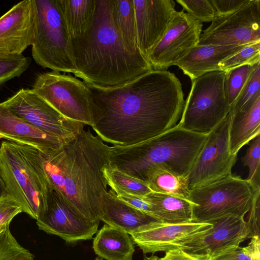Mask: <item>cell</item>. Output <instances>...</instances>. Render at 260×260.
Returning a JSON list of instances; mask_svg holds the SVG:
<instances>
[{
    "mask_svg": "<svg viewBox=\"0 0 260 260\" xmlns=\"http://www.w3.org/2000/svg\"><path fill=\"white\" fill-rule=\"evenodd\" d=\"M208 134L173 127L146 141L128 146L110 147V167L145 182L148 169L162 166L187 177Z\"/></svg>",
    "mask_w": 260,
    "mask_h": 260,
    "instance_id": "cell-4",
    "label": "cell"
},
{
    "mask_svg": "<svg viewBox=\"0 0 260 260\" xmlns=\"http://www.w3.org/2000/svg\"><path fill=\"white\" fill-rule=\"evenodd\" d=\"M10 222L0 228V260H35L34 255L22 247L11 234Z\"/></svg>",
    "mask_w": 260,
    "mask_h": 260,
    "instance_id": "cell-29",
    "label": "cell"
},
{
    "mask_svg": "<svg viewBox=\"0 0 260 260\" xmlns=\"http://www.w3.org/2000/svg\"><path fill=\"white\" fill-rule=\"evenodd\" d=\"M94 260H103V258L100 256H98Z\"/></svg>",
    "mask_w": 260,
    "mask_h": 260,
    "instance_id": "cell-44",
    "label": "cell"
},
{
    "mask_svg": "<svg viewBox=\"0 0 260 260\" xmlns=\"http://www.w3.org/2000/svg\"><path fill=\"white\" fill-rule=\"evenodd\" d=\"M189 15L201 22H212L217 16L211 0H176Z\"/></svg>",
    "mask_w": 260,
    "mask_h": 260,
    "instance_id": "cell-35",
    "label": "cell"
},
{
    "mask_svg": "<svg viewBox=\"0 0 260 260\" xmlns=\"http://www.w3.org/2000/svg\"><path fill=\"white\" fill-rule=\"evenodd\" d=\"M248 45H196L174 65L192 81L207 73L220 71L219 64L221 61Z\"/></svg>",
    "mask_w": 260,
    "mask_h": 260,
    "instance_id": "cell-20",
    "label": "cell"
},
{
    "mask_svg": "<svg viewBox=\"0 0 260 260\" xmlns=\"http://www.w3.org/2000/svg\"><path fill=\"white\" fill-rule=\"evenodd\" d=\"M0 138L34 147L40 151L57 148L68 142L39 130L14 114L3 103H0Z\"/></svg>",
    "mask_w": 260,
    "mask_h": 260,
    "instance_id": "cell-19",
    "label": "cell"
},
{
    "mask_svg": "<svg viewBox=\"0 0 260 260\" xmlns=\"http://www.w3.org/2000/svg\"><path fill=\"white\" fill-rule=\"evenodd\" d=\"M161 260H199L198 258L183 250L176 249L166 252Z\"/></svg>",
    "mask_w": 260,
    "mask_h": 260,
    "instance_id": "cell-41",
    "label": "cell"
},
{
    "mask_svg": "<svg viewBox=\"0 0 260 260\" xmlns=\"http://www.w3.org/2000/svg\"><path fill=\"white\" fill-rule=\"evenodd\" d=\"M36 220L40 230L58 236L69 244L92 239L100 223L75 212L51 187L45 207Z\"/></svg>",
    "mask_w": 260,
    "mask_h": 260,
    "instance_id": "cell-14",
    "label": "cell"
},
{
    "mask_svg": "<svg viewBox=\"0 0 260 260\" xmlns=\"http://www.w3.org/2000/svg\"><path fill=\"white\" fill-rule=\"evenodd\" d=\"M113 191L119 200L129 206L154 217L152 215L151 205L144 199L143 197L129 194L118 189Z\"/></svg>",
    "mask_w": 260,
    "mask_h": 260,
    "instance_id": "cell-39",
    "label": "cell"
},
{
    "mask_svg": "<svg viewBox=\"0 0 260 260\" xmlns=\"http://www.w3.org/2000/svg\"><path fill=\"white\" fill-rule=\"evenodd\" d=\"M100 220L128 234L142 225L158 222L154 217L119 200L111 188L104 195Z\"/></svg>",
    "mask_w": 260,
    "mask_h": 260,
    "instance_id": "cell-21",
    "label": "cell"
},
{
    "mask_svg": "<svg viewBox=\"0 0 260 260\" xmlns=\"http://www.w3.org/2000/svg\"><path fill=\"white\" fill-rule=\"evenodd\" d=\"M225 71H212L191 81L178 124L190 131L208 134L228 115L231 106L225 94Z\"/></svg>",
    "mask_w": 260,
    "mask_h": 260,
    "instance_id": "cell-8",
    "label": "cell"
},
{
    "mask_svg": "<svg viewBox=\"0 0 260 260\" xmlns=\"http://www.w3.org/2000/svg\"><path fill=\"white\" fill-rule=\"evenodd\" d=\"M32 89L67 118L92 126V95L85 82L52 71L39 75Z\"/></svg>",
    "mask_w": 260,
    "mask_h": 260,
    "instance_id": "cell-9",
    "label": "cell"
},
{
    "mask_svg": "<svg viewBox=\"0 0 260 260\" xmlns=\"http://www.w3.org/2000/svg\"><path fill=\"white\" fill-rule=\"evenodd\" d=\"M3 103L16 116L64 141L76 138L85 126L63 116L32 89L22 88Z\"/></svg>",
    "mask_w": 260,
    "mask_h": 260,
    "instance_id": "cell-11",
    "label": "cell"
},
{
    "mask_svg": "<svg viewBox=\"0 0 260 260\" xmlns=\"http://www.w3.org/2000/svg\"><path fill=\"white\" fill-rule=\"evenodd\" d=\"M144 260H161L160 258L157 256L152 255L149 257L144 256Z\"/></svg>",
    "mask_w": 260,
    "mask_h": 260,
    "instance_id": "cell-43",
    "label": "cell"
},
{
    "mask_svg": "<svg viewBox=\"0 0 260 260\" xmlns=\"http://www.w3.org/2000/svg\"><path fill=\"white\" fill-rule=\"evenodd\" d=\"M260 63L246 64L225 72V91L229 104L231 106L241 92L251 74Z\"/></svg>",
    "mask_w": 260,
    "mask_h": 260,
    "instance_id": "cell-30",
    "label": "cell"
},
{
    "mask_svg": "<svg viewBox=\"0 0 260 260\" xmlns=\"http://www.w3.org/2000/svg\"><path fill=\"white\" fill-rule=\"evenodd\" d=\"M143 198L151 205L152 215L159 222L181 224L193 222V204L187 199L154 192Z\"/></svg>",
    "mask_w": 260,
    "mask_h": 260,
    "instance_id": "cell-24",
    "label": "cell"
},
{
    "mask_svg": "<svg viewBox=\"0 0 260 260\" xmlns=\"http://www.w3.org/2000/svg\"><path fill=\"white\" fill-rule=\"evenodd\" d=\"M241 160L249 169L246 179L253 192L260 190V135L252 140Z\"/></svg>",
    "mask_w": 260,
    "mask_h": 260,
    "instance_id": "cell-32",
    "label": "cell"
},
{
    "mask_svg": "<svg viewBox=\"0 0 260 260\" xmlns=\"http://www.w3.org/2000/svg\"><path fill=\"white\" fill-rule=\"evenodd\" d=\"M253 192L252 204L247 213L246 220L245 219L248 230V239L259 237L260 190Z\"/></svg>",
    "mask_w": 260,
    "mask_h": 260,
    "instance_id": "cell-37",
    "label": "cell"
},
{
    "mask_svg": "<svg viewBox=\"0 0 260 260\" xmlns=\"http://www.w3.org/2000/svg\"><path fill=\"white\" fill-rule=\"evenodd\" d=\"M110 147L88 128L59 147L38 149L50 186L73 210L93 221H100L108 191L104 169L110 166Z\"/></svg>",
    "mask_w": 260,
    "mask_h": 260,
    "instance_id": "cell-2",
    "label": "cell"
},
{
    "mask_svg": "<svg viewBox=\"0 0 260 260\" xmlns=\"http://www.w3.org/2000/svg\"><path fill=\"white\" fill-rule=\"evenodd\" d=\"M253 197L246 179L232 174L190 190L188 200L193 204L192 221L208 223L231 215L244 217Z\"/></svg>",
    "mask_w": 260,
    "mask_h": 260,
    "instance_id": "cell-7",
    "label": "cell"
},
{
    "mask_svg": "<svg viewBox=\"0 0 260 260\" xmlns=\"http://www.w3.org/2000/svg\"><path fill=\"white\" fill-rule=\"evenodd\" d=\"M213 226L211 222L168 224L153 222L142 225L128 234L143 253L165 252L207 233Z\"/></svg>",
    "mask_w": 260,
    "mask_h": 260,
    "instance_id": "cell-16",
    "label": "cell"
},
{
    "mask_svg": "<svg viewBox=\"0 0 260 260\" xmlns=\"http://www.w3.org/2000/svg\"><path fill=\"white\" fill-rule=\"evenodd\" d=\"M260 63L255 68L244 85L237 98L231 106L234 113L260 97Z\"/></svg>",
    "mask_w": 260,
    "mask_h": 260,
    "instance_id": "cell-33",
    "label": "cell"
},
{
    "mask_svg": "<svg viewBox=\"0 0 260 260\" xmlns=\"http://www.w3.org/2000/svg\"><path fill=\"white\" fill-rule=\"evenodd\" d=\"M231 115H228L208 134L187 176L189 190L221 179L232 174L237 155L229 150Z\"/></svg>",
    "mask_w": 260,
    "mask_h": 260,
    "instance_id": "cell-10",
    "label": "cell"
},
{
    "mask_svg": "<svg viewBox=\"0 0 260 260\" xmlns=\"http://www.w3.org/2000/svg\"><path fill=\"white\" fill-rule=\"evenodd\" d=\"M230 114L229 150L232 154L237 155L243 146L260 135V97Z\"/></svg>",
    "mask_w": 260,
    "mask_h": 260,
    "instance_id": "cell-22",
    "label": "cell"
},
{
    "mask_svg": "<svg viewBox=\"0 0 260 260\" xmlns=\"http://www.w3.org/2000/svg\"><path fill=\"white\" fill-rule=\"evenodd\" d=\"M203 24L183 10L176 11L164 36L146 56L154 70H166L197 45Z\"/></svg>",
    "mask_w": 260,
    "mask_h": 260,
    "instance_id": "cell-13",
    "label": "cell"
},
{
    "mask_svg": "<svg viewBox=\"0 0 260 260\" xmlns=\"http://www.w3.org/2000/svg\"><path fill=\"white\" fill-rule=\"evenodd\" d=\"M21 212V206L11 196L7 195L0 199V225L11 222L16 215Z\"/></svg>",
    "mask_w": 260,
    "mask_h": 260,
    "instance_id": "cell-38",
    "label": "cell"
},
{
    "mask_svg": "<svg viewBox=\"0 0 260 260\" xmlns=\"http://www.w3.org/2000/svg\"><path fill=\"white\" fill-rule=\"evenodd\" d=\"M95 254L106 260H132L135 243L125 231L105 224L93 241Z\"/></svg>",
    "mask_w": 260,
    "mask_h": 260,
    "instance_id": "cell-23",
    "label": "cell"
},
{
    "mask_svg": "<svg viewBox=\"0 0 260 260\" xmlns=\"http://www.w3.org/2000/svg\"><path fill=\"white\" fill-rule=\"evenodd\" d=\"M31 59L22 54L0 53V86L20 76L29 67Z\"/></svg>",
    "mask_w": 260,
    "mask_h": 260,
    "instance_id": "cell-31",
    "label": "cell"
},
{
    "mask_svg": "<svg viewBox=\"0 0 260 260\" xmlns=\"http://www.w3.org/2000/svg\"><path fill=\"white\" fill-rule=\"evenodd\" d=\"M112 17L126 45L134 51L141 52L137 43L133 0H112Z\"/></svg>",
    "mask_w": 260,
    "mask_h": 260,
    "instance_id": "cell-27",
    "label": "cell"
},
{
    "mask_svg": "<svg viewBox=\"0 0 260 260\" xmlns=\"http://www.w3.org/2000/svg\"><path fill=\"white\" fill-rule=\"evenodd\" d=\"M35 0L18 3L0 17V53L19 55L34 41Z\"/></svg>",
    "mask_w": 260,
    "mask_h": 260,
    "instance_id": "cell-17",
    "label": "cell"
},
{
    "mask_svg": "<svg viewBox=\"0 0 260 260\" xmlns=\"http://www.w3.org/2000/svg\"><path fill=\"white\" fill-rule=\"evenodd\" d=\"M0 175L9 195L20 204L23 212L36 219L45 207L50 187L39 150L11 141L2 142Z\"/></svg>",
    "mask_w": 260,
    "mask_h": 260,
    "instance_id": "cell-5",
    "label": "cell"
},
{
    "mask_svg": "<svg viewBox=\"0 0 260 260\" xmlns=\"http://www.w3.org/2000/svg\"><path fill=\"white\" fill-rule=\"evenodd\" d=\"M9 195L5 182L0 175V199Z\"/></svg>",
    "mask_w": 260,
    "mask_h": 260,
    "instance_id": "cell-42",
    "label": "cell"
},
{
    "mask_svg": "<svg viewBox=\"0 0 260 260\" xmlns=\"http://www.w3.org/2000/svg\"><path fill=\"white\" fill-rule=\"evenodd\" d=\"M138 47L146 56L164 36L176 11L173 0H133Z\"/></svg>",
    "mask_w": 260,
    "mask_h": 260,
    "instance_id": "cell-18",
    "label": "cell"
},
{
    "mask_svg": "<svg viewBox=\"0 0 260 260\" xmlns=\"http://www.w3.org/2000/svg\"><path fill=\"white\" fill-rule=\"evenodd\" d=\"M62 13L72 40L89 30L95 9V0H59Z\"/></svg>",
    "mask_w": 260,
    "mask_h": 260,
    "instance_id": "cell-25",
    "label": "cell"
},
{
    "mask_svg": "<svg viewBox=\"0 0 260 260\" xmlns=\"http://www.w3.org/2000/svg\"><path fill=\"white\" fill-rule=\"evenodd\" d=\"M104 175L108 185L113 190L118 189L140 197L152 192L146 182L110 166L104 169Z\"/></svg>",
    "mask_w": 260,
    "mask_h": 260,
    "instance_id": "cell-28",
    "label": "cell"
},
{
    "mask_svg": "<svg viewBox=\"0 0 260 260\" xmlns=\"http://www.w3.org/2000/svg\"><path fill=\"white\" fill-rule=\"evenodd\" d=\"M260 62V42L249 44L238 53L221 61L220 71H228L246 64Z\"/></svg>",
    "mask_w": 260,
    "mask_h": 260,
    "instance_id": "cell-34",
    "label": "cell"
},
{
    "mask_svg": "<svg viewBox=\"0 0 260 260\" xmlns=\"http://www.w3.org/2000/svg\"><path fill=\"white\" fill-rule=\"evenodd\" d=\"M86 83L93 103L91 127L113 146L149 140L175 126L181 117L182 84L167 70H152L114 86Z\"/></svg>",
    "mask_w": 260,
    "mask_h": 260,
    "instance_id": "cell-1",
    "label": "cell"
},
{
    "mask_svg": "<svg viewBox=\"0 0 260 260\" xmlns=\"http://www.w3.org/2000/svg\"><path fill=\"white\" fill-rule=\"evenodd\" d=\"M260 42V0H250L236 11L217 16L197 45H242Z\"/></svg>",
    "mask_w": 260,
    "mask_h": 260,
    "instance_id": "cell-12",
    "label": "cell"
},
{
    "mask_svg": "<svg viewBox=\"0 0 260 260\" xmlns=\"http://www.w3.org/2000/svg\"><path fill=\"white\" fill-rule=\"evenodd\" d=\"M77 72L83 81L114 86L153 70L141 52L129 49L118 32L112 17V0H95L89 30L72 40Z\"/></svg>",
    "mask_w": 260,
    "mask_h": 260,
    "instance_id": "cell-3",
    "label": "cell"
},
{
    "mask_svg": "<svg viewBox=\"0 0 260 260\" xmlns=\"http://www.w3.org/2000/svg\"><path fill=\"white\" fill-rule=\"evenodd\" d=\"M250 0H211L217 16L232 13L247 4Z\"/></svg>",
    "mask_w": 260,
    "mask_h": 260,
    "instance_id": "cell-40",
    "label": "cell"
},
{
    "mask_svg": "<svg viewBox=\"0 0 260 260\" xmlns=\"http://www.w3.org/2000/svg\"><path fill=\"white\" fill-rule=\"evenodd\" d=\"M145 182L152 192L188 200L189 190L187 177L178 175L162 166L155 165L150 168L146 175Z\"/></svg>",
    "mask_w": 260,
    "mask_h": 260,
    "instance_id": "cell-26",
    "label": "cell"
},
{
    "mask_svg": "<svg viewBox=\"0 0 260 260\" xmlns=\"http://www.w3.org/2000/svg\"><path fill=\"white\" fill-rule=\"evenodd\" d=\"M36 25L31 49L39 65L52 71L77 72L72 37L59 0H35Z\"/></svg>",
    "mask_w": 260,
    "mask_h": 260,
    "instance_id": "cell-6",
    "label": "cell"
},
{
    "mask_svg": "<svg viewBox=\"0 0 260 260\" xmlns=\"http://www.w3.org/2000/svg\"><path fill=\"white\" fill-rule=\"evenodd\" d=\"M259 237L251 238L248 245L244 247L223 253L210 260H260Z\"/></svg>",
    "mask_w": 260,
    "mask_h": 260,
    "instance_id": "cell-36",
    "label": "cell"
},
{
    "mask_svg": "<svg viewBox=\"0 0 260 260\" xmlns=\"http://www.w3.org/2000/svg\"><path fill=\"white\" fill-rule=\"evenodd\" d=\"M209 222L212 228L205 234L181 245L179 249L199 260H210L223 253L237 249L248 238L244 217L228 215Z\"/></svg>",
    "mask_w": 260,
    "mask_h": 260,
    "instance_id": "cell-15",
    "label": "cell"
}]
</instances>
